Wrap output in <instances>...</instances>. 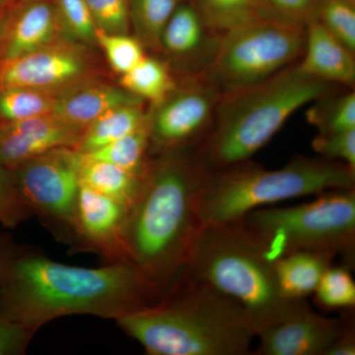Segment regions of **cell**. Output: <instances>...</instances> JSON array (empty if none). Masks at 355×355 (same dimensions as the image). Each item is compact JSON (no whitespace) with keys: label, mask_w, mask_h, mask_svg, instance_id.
Segmentation results:
<instances>
[{"label":"cell","mask_w":355,"mask_h":355,"mask_svg":"<svg viewBox=\"0 0 355 355\" xmlns=\"http://www.w3.org/2000/svg\"><path fill=\"white\" fill-rule=\"evenodd\" d=\"M335 84L303 73L297 64L261 83L221 95L209 137L196 153L209 171L250 160L305 105Z\"/></svg>","instance_id":"5b68a950"},{"label":"cell","mask_w":355,"mask_h":355,"mask_svg":"<svg viewBox=\"0 0 355 355\" xmlns=\"http://www.w3.org/2000/svg\"><path fill=\"white\" fill-rule=\"evenodd\" d=\"M83 44L62 39L18 57L0 58V90L27 87L60 90L85 79Z\"/></svg>","instance_id":"8fae6325"},{"label":"cell","mask_w":355,"mask_h":355,"mask_svg":"<svg viewBox=\"0 0 355 355\" xmlns=\"http://www.w3.org/2000/svg\"><path fill=\"white\" fill-rule=\"evenodd\" d=\"M265 241L273 258L297 251L349 261L355 249V189L320 193L313 202L289 207H260L242 220Z\"/></svg>","instance_id":"52a82bcc"},{"label":"cell","mask_w":355,"mask_h":355,"mask_svg":"<svg viewBox=\"0 0 355 355\" xmlns=\"http://www.w3.org/2000/svg\"><path fill=\"white\" fill-rule=\"evenodd\" d=\"M81 155L60 147L10 170L21 202L53 237L72 248L76 241Z\"/></svg>","instance_id":"9c48e42d"},{"label":"cell","mask_w":355,"mask_h":355,"mask_svg":"<svg viewBox=\"0 0 355 355\" xmlns=\"http://www.w3.org/2000/svg\"><path fill=\"white\" fill-rule=\"evenodd\" d=\"M13 242L12 238H11L10 236L0 234V258H1L2 254H4V252L8 249V247L10 246Z\"/></svg>","instance_id":"74e56055"},{"label":"cell","mask_w":355,"mask_h":355,"mask_svg":"<svg viewBox=\"0 0 355 355\" xmlns=\"http://www.w3.org/2000/svg\"><path fill=\"white\" fill-rule=\"evenodd\" d=\"M313 294L322 309H354L355 282L349 266H329Z\"/></svg>","instance_id":"83f0119b"},{"label":"cell","mask_w":355,"mask_h":355,"mask_svg":"<svg viewBox=\"0 0 355 355\" xmlns=\"http://www.w3.org/2000/svg\"><path fill=\"white\" fill-rule=\"evenodd\" d=\"M159 299L132 263L69 266L14 242L0 258V309L35 333L70 315L118 320Z\"/></svg>","instance_id":"6da1fadb"},{"label":"cell","mask_w":355,"mask_h":355,"mask_svg":"<svg viewBox=\"0 0 355 355\" xmlns=\"http://www.w3.org/2000/svg\"><path fill=\"white\" fill-rule=\"evenodd\" d=\"M60 90L14 87L0 90V125L53 114Z\"/></svg>","instance_id":"d4e9b609"},{"label":"cell","mask_w":355,"mask_h":355,"mask_svg":"<svg viewBox=\"0 0 355 355\" xmlns=\"http://www.w3.org/2000/svg\"><path fill=\"white\" fill-rule=\"evenodd\" d=\"M80 155V184L130 209L140 195L146 175L139 176L111 163Z\"/></svg>","instance_id":"ffe728a7"},{"label":"cell","mask_w":355,"mask_h":355,"mask_svg":"<svg viewBox=\"0 0 355 355\" xmlns=\"http://www.w3.org/2000/svg\"><path fill=\"white\" fill-rule=\"evenodd\" d=\"M120 81L121 87L153 105L163 101L177 85L168 65L147 55L121 76Z\"/></svg>","instance_id":"7402d4cb"},{"label":"cell","mask_w":355,"mask_h":355,"mask_svg":"<svg viewBox=\"0 0 355 355\" xmlns=\"http://www.w3.org/2000/svg\"><path fill=\"white\" fill-rule=\"evenodd\" d=\"M345 316L327 318L306 305L282 323L259 334L256 355H324L340 336Z\"/></svg>","instance_id":"4fadbf2b"},{"label":"cell","mask_w":355,"mask_h":355,"mask_svg":"<svg viewBox=\"0 0 355 355\" xmlns=\"http://www.w3.org/2000/svg\"><path fill=\"white\" fill-rule=\"evenodd\" d=\"M306 26L266 17L229 30L202 73L221 94L261 83L297 64Z\"/></svg>","instance_id":"ba28073f"},{"label":"cell","mask_w":355,"mask_h":355,"mask_svg":"<svg viewBox=\"0 0 355 355\" xmlns=\"http://www.w3.org/2000/svg\"><path fill=\"white\" fill-rule=\"evenodd\" d=\"M148 114L149 154L196 151L209 137L221 92L205 74H189Z\"/></svg>","instance_id":"30bf717a"},{"label":"cell","mask_w":355,"mask_h":355,"mask_svg":"<svg viewBox=\"0 0 355 355\" xmlns=\"http://www.w3.org/2000/svg\"><path fill=\"white\" fill-rule=\"evenodd\" d=\"M355 189V170L340 161L295 156L284 167L266 170L251 160L209 171L198 197L202 225L235 223L265 205Z\"/></svg>","instance_id":"8992f818"},{"label":"cell","mask_w":355,"mask_h":355,"mask_svg":"<svg viewBox=\"0 0 355 355\" xmlns=\"http://www.w3.org/2000/svg\"><path fill=\"white\" fill-rule=\"evenodd\" d=\"M148 125L96 149L84 156L94 160L105 161L123 168L133 174L144 176L153 159L149 158Z\"/></svg>","instance_id":"603a6c76"},{"label":"cell","mask_w":355,"mask_h":355,"mask_svg":"<svg viewBox=\"0 0 355 355\" xmlns=\"http://www.w3.org/2000/svg\"><path fill=\"white\" fill-rule=\"evenodd\" d=\"M81 132L53 114L0 125V166L12 170L53 149L76 148Z\"/></svg>","instance_id":"9a60e30c"},{"label":"cell","mask_w":355,"mask_h":355,"mask_svg":"<svg viewBox=\"0 0 355 355\" xmlns=\"http://www.w3.org/2000/svg\"><path fill=\"white\" fill-rule=\"evenodd\" d=\"M196 7L207 27L219 36L238 26L270 17L261 0H198Z\"/></svg>","instance_id":"cb8c5ba5"},{"label":"cell","mask_w":355,"mask_h":355,"mask_svg":"<svg viewBox=\"0 0 355 355\" xmlns=\"http://www.w3.org/2000/svg\"><path fill=\"white\" fill-rule=\"evenodd\" d=\"M62 39L53 0H17L0 25V58L25 55Z\"/></svg>","instance_id":"5bb4252c"},{"label":"cell","mask_w":355,"mask_h":355,"mask_svg":"<svg viewBox=\"0 0 355 355\" xmlns=\"http://www.w3.org/2000/svg\"><path fill=\"white\" fill-rule=\"evenodd\" d=\"M96 43L101 46L112 69L121 76L130 71L146 55L144 44L128 34H112L97 30Z\"/></svg>","instance_id":"4dcf8cb0"},{"label":"cell","mask_w":355,"mask_h":355,"mask_svg":"<svg viewBox=\"0 0 355 355\" xmlns=\"http://www.w3.org/2000/svg\"><path fill=\"white\" fill-rule=\"evenodd\" d=\"M98 31L112 34L130 32V0H85Z\"/></svg>","instance_id":"1f68e13d"},{"label":"cell","mask_w":355,"mask_h":355,"mask_svg":"<svg viewBox=\"0 0 355 355\" xmlns=\"http://www.w3.org/2000/svg\"><path fill=\"white\" fill-rule=\"evenodd\" d=\"M297 67L303 73L335 85L354 84V53L315 19L306 25L304 51Z\"/></svg>","instance_id":"ac0fdd59"},{"label":"cell","mask_w":355,"mask_h":355,"mask_svg":"<svg viewBox=\"0 0 355 355\" xmlns=\"http://www.w3.org/2000/svg\"><path fill=\"white\" fill-rule=\"evenodd\" d=\"M35 334L0 309V355L25 354Z\"/></svg>","instance_id":"d590c367"},{"label":"cell","mask_w":355,"mask_h":355,"mask_svg":"<svg viewBox=\"0 0 355 355\" xmlns=\"http://www.w3.org/2000/svg\"><path fill=\"white\" fill-rule=\"evenodd\" d=\"M219 37L205 24L197 7L181 3L166 25L160 49L184 64L189 74L202 73L214 58Z\"/></svg>","instance_id":"2e32d148"},{"label":"cell","mask_w":355,"mask_h":355,"mask_svg":"<svg viewBox=\"0 0 355 355\" xmlns=\"http://www.w3.org/2000/svg\"><path fill=\"white\" fill-rule=\"evenodd\" d=\"M275 261L265 241L242 221L203 225L182 273L239 303L258 336L308 305L282 293Z\"/></svg>","instance_id":"277c9868"},{"label":"cell","mask_w":355,"mask_h":355,"mask_svg":"<svg viewBox=\"0 0 355 355\" xmlns=\"http://www.w3.org/2000/svg\"><path fill=\"white\" fill-rule=\"evenodd\" d=\"M315 20L350 51L355 53V2L321 0Z\"/></svg>","instance_id":"f1b7e54d"},{"label":"cell","mask_w":355,"mask_h":355,"mask_svg":"<svg viewBox=\"0 0 355 355\" xmlns=\"http://www.w3.org/2000/svg\"><path fill=\"white\" fill-rule=\"evenodd\" d=\"M139 103L144 101L123 87L83 79L58 91L51 114L69 127L83 132L110 110Z\"/></svg>","instance_id":"e0dca14e"},{"label":"cell","mask_w":355,"mask_h":355,"mask_svg":"<svg viewBox=\"0 0 355 355\" xmlns=\"http://www.w3.org/2000/svg\"><path fill=\"white\" fill-rule=\"evenodd\" d=\"M4 14H6V10L0 8V25H1L2 19H3Z\"/></svg>","instance_id":"ab89813d"},{"label":"cell","mask_w":355,"mask_h":355,"mask_svg":"<svg viewBox=\"0 0 355 355\" xmlns=\"http://www.w3.org/2000/svg\"><path fill=\"white\" fill-rule=\"evenodd\" d=\"M306 119L320 135L355 130L354 91L319 98L306 112Z\"/></svg>","instance_id":"4316f807"},{"label":"cell","mask_w":355,"mask_h":355,"mask_svg":"<svg viewBox=\"0 0 355 355\" xmlns=\"http://www.w3.org/2000/svg\"><path fill=\"white\" fill-rule=\"evenodd\" d=\"M311 146L322 158L340 161L355 170V130L329 135L318 133Z\"/></svg>","instance_id":"836d02e7"},{"label":"cell","mask_w":355,"mask_h":355,"mask_svg":"<svg viewBox=\"0 0 355 355\" xmlns=\"http://www.w3.org/2000/svg\"><path fill=\"white\" fill-rule=\"evenodd\" d=\"M209 170L196 151L156 156L128 209V260L160 298L183 272L202 227L198 197Z\"/></svg>","instance_id":"7a4b0ae2"},{"label":"cell","mask_w":355,"mask_h":355,"mask_svg":"<svg viewBox=\"0 0 355 355\" xmlns=\"http://www.w3.org/2000/svg\"><path fill=\"white\" fill-rule=\"evenodd\" d=\"M147 125L148 114L144 103L116 107L84 128L76 149L80 153H91Z\"/></svg>","instance_id":"44dd1931"},{"label":"cell","mask_w":355,"mask_h":355,"mask_svg":"<svg viewBox=\"0 0 355 355\" xmlns=\"http://www.w3.org/2000/svg\"><path fill=\"white\" fill-rule=\"evenodd\" d=\"M345 327L340 336L329 347L324 355H354L355 354V326L354 311L345 310Z\"/></svg>","instance_id":"8d00e7d4"},{"label":"cell","mask_w":355,"mask_h":355,"mask_svg":"<svg viewBox=\"0 0 355 355\" xmlns=\"http://www.w3.org/2000/svg\"><path fill=\"white\" fill-rule=\"evenodd\" d=\"M150 355H248L257 334L239 303L181 273L157 302L116 320Z\"/></svg>","instance_id":"3957f363"},{"label":"cell","mask_w":355,"mask_h":355,"mask_svg":"<svg viewBox=\"0 0 355 355\" xmlns=\"http://www.w3.org/2000/svg\"><path fill=\"white\" fill-rule=\"evenodd\" d=\"M128 211L121 203L80 184L72 252H92L106 265L130 263L125 243Z\"/></svg>","instance_id":"7c38bea8"},{"label":"cell","mask_w":355,"mask_h":355,"mask_svg":"<svg viewBox=\"0 0 355 355\" xmlns=\"http://www.w3.org/2000/svg\"><path fill=\"white\" fill-rule=\"evenodd\" d=\"M333 257L315 252L297 251L275 261V275L282 293L292 300H306L314 293Z\"/></svg>","instance_id":"d6986e66"},{"label":"cell","mask_w":355,"mask_h":355,"mask_svg":"<svg viewBox=\"0 0 355 355\" xmlns=\"http://www.w3.org/2000/svg\"><path fill=\"white\" fill-rule=\"evenodd\" d=\"M268 15L277 19L307 25L315 19L321 0H261Z\"/></svg>","instance_id":"e575fe53"},{"label":"cell","mask_w":355,"mask_h":355,"mask_svg":"<svg viewBox=\"0 0 355 355\" xmlns=\"http://www.w3.org/2000/svg\"><path fill=\"white\" fill-rule=\"evenodd\" d=\"M17 0H0V8L6 10L9 7L13 6Z\"/></svg>","instance_id":"f35d334b"},{"label":"cell","mask_w":355,"mask_h":355,"mask_svg":"<svg viewBox=\"0 0 355 355\" xmlns=\"http://www.w3.org/2000/svg\"><path fill=\"white\" fill-rule=\"evenodd\" d=\"M350 1L355 2V0H350Z\"/></svg>","instance_id":"60d3db41"},{"label":"cell","mask_w":355,"mask_h":355,"mask_svg":"<svg viewBox=\"0 0 355 355\" xmlns=\"http://www.w3.org/2000/svg\"><path fill=\"white\" fill-rule=\"evenodd\" d=\"M182 0H130V21L144 46L160 50L161 37Z\"/></svg>","instance_id":"484cf974"},{"label":"cell","mask_w":355,"mask_h":355,"mask_svg":"<svg viewBox=\"0 0 355 355\" xmlns=\"http://www.w3.org/2000/svg\"><path fill=\"white\" fill-rule=\"evenodd\" d=\"M31 216L21 202L10 170L0 166V224L13 229Z\"/></svg>","instance_id":"d6a6232c"},{"label":"cell","mask_w":355,"mask_h":355,"mask_svg":"<svg viewBox=\"0 0 355 355\" xmlns=\"http://www.w3.org/2000/svg\"><path fill=\"white\" fill-rule=\"evenodd\" d=\"M64 38L81 44L96 42V27L85 0H53Z\"/></svg>","instance_id":"f546056e"}]
</instances>
